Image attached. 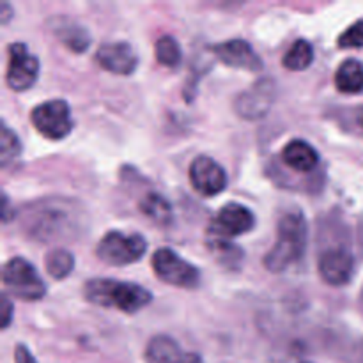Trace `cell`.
I'll use <instances>...</instances> for the list:
<instances>
[{
    "mask_svg": "<svg viewBox=\"0 0 363 363\" xmlns=\"http://www.w3.org/2000/svg\"><path fill=\"white\" fill-rule=\"evenodd\" d=\"M255 227V216L247 206L229 202L223 206L208 229V240L229 241L230 238L243 236Z\"/></svg>",
    "mask_w": 363,
    "mask_h": 363,
    "instance_id": "52a82bcc",
    "label": "cell"
},
{
    "mask_svg": "<svg viewBox=\"0 0 363 363\" xmlns=\"http://www.w3.org/2000/svg\"><path fill=\"white\" fill-rule=\"evenodd\" d=\"M307 220L300 211L287 213L277 225V241L264 255V266L272 273H282L300 261L307 248Z\"/></svg>",
    "mask_w": 363,
    "mask_h": 363,
    "instance_id": "7a4b0ae2",
    "label": "cell"
},
{
    "mask_svg": "<svg viewBox=\"0 0 363 363\" xmlns=\"http://www.w3.org/2000/svg\"><path fill=\"white\" fill-rule=\"evenodd\" d=\"M147 250V241L140 234H126L123 230H110L99 240L96 255L108 266H128L140 261Z\"/></svg>",
    "mask_w": 363,
    "mask_h": 363,
    "instance_id": "277c9868",
    "label": "cell"
},
{
    "mask_svg": "<svg viewBox=\"0 0 363 363\" xmlns=\"http://www.w3.org/2000/svg\"><path fill=\"white\" fill-rule=\"evenodd\" d=\"M282 162L284 165L298 172H311L318 167L319 155L307 140L298 138V140H291L282 149Z\"/></svg>",
    "mask_w": 363,
    "mask_h": 363,
    "instance_id": "e0dca14e",
    "label": "cell"
},
{
    "mask_svg": "<svg viewBox=\"0 0 363 363\" xmlns=\"http://www.w3.org/2000/svg\"><path fill=\"white\" fill-rule=\"evenodd\" d=\"M357 123L363 128V106H362V108L357 110Z\"/></svg>",
    "mask_w": 363,
    "mask_h": 363,
    "instance_id": "f1b7e54d",
    "label": "cell"
},
{
    "mask_svg": "<svg viewBox=\"0 0 363 363\" xmlns=\"http://www.w3.org/2000/svg\"><path fill=\"white\" fill-rule=\"evenodd\" d=\"M216 59L229 67H238V69H247L250 73H257L262 69V60L257 55L250 43L245 39H229L211 48Z\"/></svg>",
    "mask_w": 363,
    "mask_h": 363,
    "instance_id": "4fadbf2b",
    "label": "cell"
},
{
    "mask_svg": "<svg viewBox=\"0 0 363 363\" xmlns=\"http://www.w3.org/2000/svg\"><path fill=\"white\" fill-rule=\"evenodd\" d=\"M84 296L89 303L117 308L124 314H137L152 301L151 291L133 282L113 279H91L84 284Z\"/></svg>",
    "mask_w": 363,
    "mask_h": 363,
    "instance_id": "6da1fadb",
    "label": "cell"
},
{
    "mask_svg": "<svg viewBox=\"0 0 363 363\" xmlns=\"http://www.w3.org/2000/svg\"><path fill=\"white\" fill-rule=\"evenodd\" d=\"M2 282L6 294L21 301H38L46 294L38 269L21 257H13L4 264Z\"/></svg>",
    "mask_w": 363,
    "mask_h": 363,
    "instance_id": "3957f363",
    "label": "cell"
},
{
    "mask_svg": "<svg viewBox=\"0 0 363 363\" xmlns=\"http://www.w3.org/2000/svg\"><path fill=\"white\" fill-rule=\"evenodd\" d=\"M151 264L155 275L169 286L181 287V289H195L199 286L201 280L199 268L181 259L170 248H158L152 254Z\"/></svg>",
    "mask_w": 363,
    "mask_h": 363,
    "instance_id": "8992f818",
    "label": "cell"
},
{
    "mask_svg": "<svg viewBox=\"0 0 363 363\" xmlns=\"http://www.w3.org/2000/svg\"><path fill=\"white\" fill-rule=\"evenodd\" d=\"M30 121L39 135L53 142L64 140L73 131L71 108L64 99H50L34 106L30 112Z\"/></svg>",
    "mask_w": 363,
    "mask_h": 363,
    "instance_id": "5b68a950",
    "label": "cell"
},
{
    "mask_svg": "<svg viewBox=\"0 0 363 363\" xmlns=\"http://www.w3.org/2000/svg\"><path fill=\"white\" fill-rule=\"evenodd\" d=\"M339 48H363V20L354 21L339 35Z\"/></svg>",
    "mask_w": 363,
    "mask_h": 363,
    "instance_id": "cb8c5ba5",
    "label": "cell"
},
{
    "mask_svg": "<svg viewBox=\"0 0 363 363\" xmlns=\"http://www.w3.org/2000/svg\"><path fill=\"white\" fill-rule=\"evenodd\" d=\"M275 82L272 78H261L248 91L241 92L236 98L234 108H236L238 116L248 121L264 117L272 108L273 101H275Z\"/></svg>",
    "mask_w": 363,
    "mask_h": 363,
    "instance_id": "30bf717a",
    "label": "cell"
},
{
    "mask_svg": "<svg viewBox=\"0 0 363 363\" xmlns=\"http://www.w3.org/2000/svg\"><path fill=\"white\" fill-rule=\"evenodd\" d=\"M318 269L321 279L333 287L346 286L353 277L354 257L346 247H330L319 255Z\"/></svg>",
    "mask_w": 363,
    "mask_h": 363,
    "instance_id": "8fae6325",
    "label": "cell"
},
{
    "mask_svg": "<svg viewBox=\"0 0 363 363\" xmlns=\"http://www.w3.org/2000/svg\"><path fill=\"white\" fill-rule=\"evenodd\" d=\"M2 21L4 23H6L7 20H9V16H11V11H9V6H7V4H2Z\"/></svg>",
    "mask_w": 363,
    "mask_h": 363,
    "instance_id": "83f0119b",
    "label": "cell"
},
{
    "mask_svg": "<svg viewBox=\"0 0 363 363\" xmlns=\"http://www.w3.org/2000/svg\"><path fill=\"white\" fill-rule=\"evenodd\" d=\"M190 183L202 197H215L227 188V174L211 156H197L190 163Z\"/></svg>",
    "mask_w": 363,
    "mask_h": 363,
    "instance_id": "9c48e42d",
    "label": "cell"
},
{
    "mask_svg": "<svg viewBox=\"0 0 363 363\" xmlns=\"http://www.w3.org/2000/svg\"><path fill=\"white\" fill-rule=\"evenodd\" d=\"M50 32L73 53H84L91 45V34L84 25L67 16H55L48 21Z\"/></svg>",
    "mask_w": 363,
    "mask_h": 363,
    "instance_id": "9a60e30c",
    "label": "cell"
},
{
    "mask_svg": "<svg viewBox=\"0 0 363 363\" xmlns=\"http://www.w3.org/2000/svg\"><path fill=\"white\" fill-rule=\"evenodd\" d=\"M145 363H204L201 354L181 350L169 335L152 337L145 347Z\"/></svg>",
    "mask_w": 363,
    "mask_h": 363,
    "instance_id": "5bb4252c",
    "label": "cell"
},
{
    "mask_svg": "<svg viewBox=\"0 0 363 363\" xmlns=\"http://www.w3.org/2000/svg\"><path fill=\"white\" fill-rule=\"evenodd\" d=\"M138 209L158 225H169L172 220V208H170L169 201L156 191H147L138 201Z\"/></svg>",
    "mask_w": 363,
    "mask_h": 363,
    "instance_id": "d6986e66",
    "label": "cell"
},
{
    "mask_svg": "<svg viewBox=\"0 0 363 363\" xmlns=\"http://www.w3.org/2000/svg\"><path fill=\"white\" fill-rule=\"evenodd\" d=\"M9 62H7L6 82L11 91H28L39 77V60L27 45L23 43H11L7 48Z\"/></svg>",
    "mask_w": 363,
    "mask_h": 363,
    "instance_id": "ba28073f",
    "label": "cell"
},
{
    "mask_svg": "<svg viewBox=\"0 0 363 363\" xmlns=\"http://www.w3.org/2000/svg\"><path fill=\"white\" fill-rule=\"evenodd\" d=\"M0 311H2V328L7 330L11 325V319H13V303L6 293L0 294Z\"/></svg>",
    "mask_w": 363,
    "mask_h": 363,
    "instance_id": "d4e9b609",
    "label": "cell"
},
{
    "mask_svg": "<svg viewBox=\"0 0 363 363\" xmlns=\"http://www.w3.org/2000/svg\"><path fill=\"white\" fill-rule=\"evenodd\" d=\"M14 363H38V362H35L34 354L30 353V350H28L27 346L18 344V346L14 347Z\"/></svg>",
    "mask_w": 363,
    "mask_h": 363,
    "instance_id": "484cf974",
    "label": "cell"
},
{
    "mask_svg": "<svg viewBox=\"0 0 363 363\" xmlns=\"http://www.w3.org/2000/svg\"><path fill=\"white\" fill-rule=\"evenodd\" d=\"M94 60L105 71L121 77L133 74L138 66V55L133 46L126 41L105 43L96 52Z\"/></svg>",
    "mask_w": 363,
    "mask_h": 363,
    "instance_id": "7c38bea8",
    "label": "cell"
},
{
    "mask_svg": "<svg viewBox=\"0 0 363 363\" xmlns=\"http://www.w3.org/2000/svg\"><path fill=\"white\" fill-rule=\"evenodd\" d=\"M156 60L165 67H177L183 59V52L174 35H162L155 45Z\"/></svg>",
    "mask_w": 363,
    "mask_h": 363,
    "instance_id": "7402d4cb",
    "label": "cell"
},
{
    "mask_svg": "<svg viewBox=\"0 0 363 363\" xmlns=\"http://www.w3.org/2000/svg\"><path fill=\"white\" fill-rule=\"evenodd\" d=\"M20 138L6 123H2V128H0V163H2L4 169L14 163V160L20 158Z\"/></svg>",
    "mask_w": 363,
    "mask_h": 363,
    "instance_id": "603a6c76",
    "label": "cell"
},
{
    "mask_svg": "<svg viewBox=\"0 0 363 363\" xmlns=\"http://www.w3.org/2000/svg\"><path fill=\"white\" fill-rule=\"evenodd\" d=\"M67 220H69L67 211L46 208L38 211L35 218L30 222L28 234L38 240H53V238L62 236L64 230L67 229Z\"/></svg>",
    "mask_w": 363,
    "mask_h": 363,
    "instance_id": "2e32d148",
    "label": "cell"
},
{
    "mask_svg": "<svg viewBox=\"0 0 363 363\" xmlns=\"http://www.w3.org/2000/svg\"><path fill=\"white\" fill-rule=\"evenodd\" d=\"M9 199H7V195H4L2 197V220L4 223L9 222Z\"/></svg>",
    "mask_w": 363,
    "mask_h": 363,
    "instance_id": "4316f807",
    "label": "cell"
},
{
    "mask_svg": "<svg viewBox=\"0 0 363 363\" xmlns=\"http://www.w3.org/2000/svg\"><path fill=\"white\" fill-rule=\"evenodd\" d=\"M45 268L48 275L55 280H64L73 273L74 257L66 248H55L50 250L45 259Z\"/></svg>",
    "mask_w": 363,
    "mask_h": 363,
    "instance_id": "44dd1931",
    "label": "cell"
},
{
    "mask_svg": "<svg viewBox=\"0 0 363 363\" xmlns=\"http://www.w3.org/2000/svg\"><path fill=\"white\" fill-rule=\"evenodd\" d=\"M335 87L342 94H358L363 91V64L357 59H347L337 67Z\"/></svg>",
    "mask_w": 363,
    "mask_h": 363,
    "instance_id": "ac0fdd59",
    "label": "cell"
},
{
    "mask_svg": "<svg viewBox=\"0 0 363 363\" xmlns=\"http://www.w3.org/2000/svg\"><path fill=\"white\" fill-rule=\"evenodd\" d=\"M314 60V46L307 39H296L282 59V66L289 71H303Z\"/></svg>",
    "mask_w": 363,
    "mask_h": 363,
    "instance_id": "ffe728a7",
    "label": "cell"
}]
</instances>
